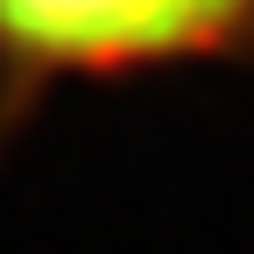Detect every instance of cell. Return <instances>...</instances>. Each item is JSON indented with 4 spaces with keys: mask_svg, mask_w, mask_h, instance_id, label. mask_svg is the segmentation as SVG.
Wrapping results in <instances>:
<instances>
[{
    "mask_svg": "<svg viewBox=\"0 0 254 254\" xmlns=\"http://www.w3.org/2000/svg\"><path fill=\"white\" fill-rule=\"evenodd\" d=\"M254 28V0H0V57L36 78L212 57Z\"/></svg>",
    "mask_w": 254,
    "mask_h": 254,
    "instance_id": "obj_1",
    "label": "cell"
}]
</instances>
